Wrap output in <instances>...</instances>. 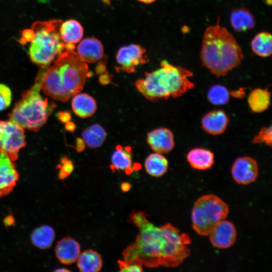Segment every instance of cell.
I'll use <instances>...</instances> for the list:
<instances>
[{
  "instance_id": "4fadbf2b",
  "label": "cell",
  "mask_w": 272,
  "mask_h": 272,
  "mask_svg": "<svg viewBox=\"0 0 272 272\" xmlns=\"http://www.w3.org/2000/svg\"><path fill=\"white\" fill-rule=\"evenodd\" d=\"M147 142L156 153L165 154L174 147V138L172 131L166 127L156 128L148 133Z\"/></svg>"
},
{
  "instance_id": "277c9868",
  "label": "cell",
  "mask_w": 272,
  "mask_h": 272,
  "mask_svg": "<svg viewBox=\"0 0 272 272\" xmlns=\"http://www.w3.org/2000/svg\"><path fill=\"white\" fill-rule=\"evenodd\" d=\"M193 76L190 71L163 60L160 68L146 73L145 78L138 80L135 86L146 98L152 101L177 98L194 88L189 79Z\"/></svg>"
},
{
  "instance_id": "74e56055",
  "label": "cell",
  "mask_w": 272,
  "mask_h": 272,
  "mask_svg": "<svg viewBox=\"0 0 272 272\" xmlns=\"http://www.w3.org/2000/svg\"><path fill=\"white\" fill-rule=\"evenodd\" d=\"M138 1L145 4H151L152 3H154L156 0H138Z\"/></svg>"
},
{
  "instance_id": "1f68e13d",
  "label": "cell",
  "mask_w": 272,
  "mask_h": 272,
  "mask_svg": "<svg viewBox=\"0 0 272 272\" xmlns=\"http://www.w3.org/2000/svg\"><path fill=\"white\" fill-rule=\"evenodd\" d=\"M59 172L58 178L64 179L67 178L73 171L74 165L71 161L64 157L62 158L60 164L58 165Z\"/></svg>"
},
{
  "instance_id": "ffe728a7",
  "label": "cell",
  "mask_w": 272,
  "mask_h": 272,
  "mask_svg": "<svg viewBox=\"0 0 272 272\" xmlns=\"http://www.w3.org/2000/svg\"><path fill=\"white\" fill-rule=\"evenodd\" d=\"M230 23L234 30L238 32L249 30L255 25L253 15L249 10L243 7L236 9L231 12Z\"/></svg>"
},
{
  "instance_id": "7c38bea8",
  "label": "cell",
  "mask_w": 272,
  "mask_h": 272,
  "mask_svg": "<svg viewBox=\"0 0 272 272\" xmlns=\"http://www.w3.org/2000/svg\"><path fill=\"white\" fill-rule=\"evenodd\" d=\"M208 235L211 244L215 247L227 249L235 242L237 233L232 222L224 220L217 224Z\"/></svg>"
},
{
  "instance_id": "9a60e30c",
  "label": "cell",
  "mask_w": 272,
  "mask_h": 272,
  "mask_svg": "<svg viewBox=\"0 0 272 272\" xmlns=\"http://www.w3.org/2000/svg\"><path fill=\"white\" fill-rule=\"evenodd\" d=\"M229 119L222 110H214L205 114L201 118L202 129L209 134H221L226 130Z\"/></svg>"
},
{
  "instance_id": "8d00e7d4",
  "label": "cell",
  "mask_w": 272,
  "mask_h": 272,
  "mask_svg": "<svg viewBox=\"0 0 272 272\" xmlns=\"http://www.w3.org/2000/svg\"><path fill=\"white\" fill-rule=\"evenodd\" d=\"M65 128L67 130L73 131L75 129V125L73 122H67L65 123Z\"/></svg>"
},
{
  "instance_id": "52a82bcc",
  "label": "cell",
  "mask_w": 272,
  "mask_h": 272,
  "mask_svg": "<svg viewBox=\"0 0 272 272\" xmlns=\"http://www.w3.org/2000/svg\"><path fill=\"white\" fill-rule=\"evenodd\" d=\"M229 213L228 206L219 197L213 194L200 197L194 203L191 221L194 231L200 236H207Z\"/></svg>"
},
{
  "instance_id": "9c48e42d",
  "label": "cell",
  "mask_w": 272,
  "mask_h": 272,
  "mask_svg": "<svg viewBox=\"0 0 272 272\" xmlns=\"http://www.w3.org/2000/svg\"><path fill=\"white\" fill-rule=\"evenodd\" d=\"M145 48L139 45L131 44L120 47L116 55L119 65L117 71L128 73L134 72L135 67L146 62Z\"/></svg>"
},
{
  "instance_id": "6da1fadb",
  "label": "cell",
  "mask_w": 272,
  "mask_h": 272,
  "mask_svg": "<svg viewBox=\"0 0 272 272\" xmlns=\"http://www.w3.org/2000/svg\"><path fill=\"white\" fill-rule=\"evenodd\" d=\"M145 212L133 211L129 220L139 229L134 242L123 251V260H137L149 268L159 266L175 267L190 254L187 245L190 238L170 223L157 227Z\"/></svg>"
},
{
  "instance_id": "ac0fdd59",
  "label": "cell",
  "mask_w": 272,
  "mask_h": 272,
  "mask_svg": "<svg viewBox=\"0 0 272 272\" xmlns=\"http://www.w3.org/2000/svg\"><path fill=\"white\" fill-rule=\"evenodd\" d=\"M187 162L193 169L206 170L210 169L214 163V154L210 150L196 148L190 150L187 154Z\"/></svg>"
},
{
  "instance_id": "44dd1931",
  "label": "cell",
  "mask_w": 272,
  "mask_h": 272,
  "mask_svg": "<svg viewBox=\"0 0 272 272\" xmlns=\"http://www.w3.org/2000/svg\"><path fill=\"white\" fill-rule=\"evenodd\" d=\"M132 151L129 147L117 145L111 156L110 168L114 170H124L126 174L132 172Z\"/></svg>"
},
{
  "instance_id": "e0dca14e",
  "label": "cell",
  "mask_w": 272,
  "mask_h": 272,
  "mask_svg": "<svg viewBox=\"0 0 272 272\" xmlns=\"http://www.w3.org/2000/svg\"><path fill=\"white\" fill-rule=\"evenodd\" d=\"M59 34L62 41L74 50L75 44L80 42L84 35V29L77 20L70 19L60 25Z\"/></svg>"
},
{
  "instance_id": "5b68a950",
  "label": "cell",
  "mask_w": 272,
  "mask_h": 272,
  "mask_svg": "<svg viewBox=\"0 0 272 272\" xmlns=\"http://www.w3.org/2000/svg\"><path fill=\"white\" fill-rule=\"evenodd\" d=\"M62 22L57 19L35 22L31 29L23 32L20 43L30 42L28 53L32 62L46 66L63 52L72 50L60 38L59 29Z\"/></svg>"
},
{
  "instance_id": "ba28073f",
  "label": "cell",
  "mask_w": 272,
  "mask_h": 272,
  "mask_svg": "<svg viewBox=\"0 0 272 272\" xmlns=\"http://www.w3.org/2000/svg\"><path fill=\"white\" fill-rule=\"evenodd\" d=\"M26 145L23 127L10 120H0V152L7 154L14 162L20 150Z\"/></svg>"
},
{
  "instance_id": "8992f818",
  "label": "cell",
  "mask_w": 272,
  "mask_h": 272,
  "mask_svg": "<svg viewBox=\"0 0 272 272\" xmlns=\"http://www.w3.org/2000/svg\"><path fill=\"white\" fill-rule=\"evenodd\" d=\"M38 81L25 91L9 114L12 120L24 128L37 131L43 126L56 105L40 94Z\"/></svg>"
},
{
  "instance_id": "5bb4252c",
  "label": "cell",
  "mask_w": 272,
  "mask_h": 272,
  "mask_svg": "<svg viewBox=\"0 0 272 272\" xmlns=\"http://www.w3.org/2000/svg\"><path fill=\"white\" fill-rule=\"evenodd\" d=\"M54 251L56 258L60 262L70 265L77 261L81 253V247L74 239L65 237L57 241Z\"/></svg>"
},
{
  "instance_id": "4dcf8cb0",
  "label": "cell",
  "mask_w": 272,
  "mask_h": 272,
  "mask_svg": "<svg viewBox=\"0 0 272 272\" xmlns=\"http://www.w3.org/2000/svg\"><path fill=\"white\" fill-rule=\"evenodd\" d=\"M11 89L6 85L0 83V111L8 108L12 101Z\"/></svg>"
},
{
  "instance_id": "30bf717a",
  "label": "cell",
  "mask_w": 272,
  "mask_h": 272,
  "mask_svg": "<svg viewBox=\"0 0 272 272\" xmlns=\"http://www.w3.org/2000/svg\"><path fill=\"white\" fill-rule=\"evenodd\" d=\"M231 174L238 184L247 185L254 182L258 175V166L252 158L244 156L237 158L231 167Z\"/></svg>"
},
{
  "instance_id": "4316f807",
  "label": "cell",
  "mask_w": 272,
  "mask_h": 272,
  "mask_svg": "<svg viewBox=\"0 0 272 272\" xmlns=\"http://www.w3.org/2000/svg\"><path fill=\"white\" fill-rule=\"evenodd\" d=\"M107 133L99 124H94L85 129L82 133V140L90 148L100 147L106 139Z\"/></svg>"
},
{
  "instance_id": "d6a6232c",
  "label": "cell",
  "mask_w": 272,
  "mask_h": 272,
  "mask_svg": "<svg viewBox=\"0 0 272 272\" xmlns=\"http://www.w3.org/2000/svg\"><path fill=\"white\" fill-rule=\"evenodd\" d=\"M71 117V114L69 112H61L59 113L58 118L62 122L66 123L69 122Z\"/></svg>"
},
{
  "instance_id": "d590c367",
  "label": "cell",
  "mask_w": 272,
  "mask_h": 272,
  "mask_svg": "<svg viewBox=\"0 0 272 272\" xmlns=\"http://www.w3.org/2000/svg\"><path fill=\"white\" fill-rule=\"evenodd\" d=\"M131 185L128 182H123L121 184V189L123 192L128 191L130 188Z\"/></svg>"
},
{
  "instance_id": "f1b7e54d",
  "label": "cell",
  "mask_w": 272,
  "mask_h": 272,
  "mask_svg": "<svg viewBox=\"0 0 272 272\" xmlns=\"http://www.w3.org/2000/svg\"><path fill=\"white\" fill-rule=\"evenodd\" d=\"M252 144L264 143L269 147L272 144V127L271 126L262 127L252 140Z\"/></svg>"
},
{
  "instance_id": "484cf974",
  "label": "cell",
  "mask_w": 272,
  "mask_h": 272,
  "mask_svg": "<svg viewBox=\"0 0 272 272\" xmlns=\"http://www.w3.org/2000/svg\"><path fill=\"white\" fill-rule=\"evenodd\" d=\"M253 52L261 57H268L272 53L271 34L266 31L257 33L251 42Z\"/></svg>"
},
{
  "instance_id": "836d02e7",
  "label": "cell",
  "mask_w": 272,
  "mask_h": 272,
  "mask_svg": "<svg viewBox=\"0 0 272 272\" xmlns=\"http://www.w3.org/2000/svg\"><path fill=\"white\" fill-rule=\"evenodd\" d=\"M3 222L6 227L13 226L15 224L14 217L11 215L6 216Z\"/></svg>"
},
{
  "instance_id": "7402d4cb",
  "label": "cell",
  "mask_w": 272,
  "mask_h": 272,
  "mask_svg": "<svg viewBox=\"0 0 272 272\" xmlns=\"http://www.w3.org/2000/svg\"><path fill=\"white\" fill-rule=\"evenodd\" d=\"M77 266L82 272H97L102 267V259L96 251L88 249L80 253L77 260Z\"/></svg>"
},
{
  "instance_id": "e575fe53",
  "label": "cell",
  "mask_w": 272,
  "mask_h": 272,
  "mask_svg": "<svg viewBox=\"0 0 272 272\" xmlns=\"http://www.w3.org/2000/svg\"><path fill=\"white\" fill-rule=\"evenodd\" d=\"M78 142L77 143V150L78 152H81L83 151L85 148L84 142L83 140L79 139Z\"/></svg>"
},
{
  "instance_id": "8fae6325",
  "label": "cell",
  "mask_w": 272,
  "mask_h": 272,
  "mask_svg": "<svg viewBox=\"0 0 272 272\" xmlns=\"http://www.w3.org/2000/svg\"><path fill=\"white\" fill-rule=\"evenodd\" d=\"M19 177L14 161L7 154L0 152V197L13 190Z\"/></svg>"
},
{
  "instance_id": "cb8c5ba5",
  "label": "cell",
  "mask_w": 272,
  "mask_h": 272,
  "mask_svg": "<svg viewBox=\"0 0 272 272\" xmlns=\"http://www.w3.org/2000/svg\"><path fill=\"white\" fill-rule=\"evenodd\" d=\"M55 238V232L52 227L48 225H42L35 229L31 234L32 243L36 247L46 249L52 244Z\"/></svg>"
},
{
  "instance_id": "7a4b0ae2",
  "label": "cell",
  "mask_w": 272,
  "mask_h": 272,
  "mask_svg": "<svg viewBox=\"0 0 272 272\" xmlns=\"http://www.w3.org/2000/svg\"><path fill=\"white\" fill-rule=\"evenodd\" d=\"M89 74L87 63L77 53L66 50L55 59L53 65L42 66L36 79L46 95L66 102L83 89Z\"/></svg>"
},
{
  "instance_id": "d6986e66",
  "label": "cell",
  "mask_w": 272,
  "mask_h": 272,
  "mask_svg": "<svg viewBox=\"0 0 272 272\" xmlns=\"http://www.w3.org/2000/svg\"><path fill=\"white\" fill-rule=\"evenodd\" d=\"M74 112L83 118L92 116L97 109L95 100L87 93H80L74 96L72 101Z\"/></svg>"
},
{
  "instance_id": "f546056e",
  "label": "cell",
  "mask_w": 272,
  "mask_h": 272,
  "mask_svg": "<svg viewBox=\"0 0 272 272\" xmlns=\"http://www.w3.org/2000/svg\"><path fill=\"white\" fill-rule=\"evenodd\" d=\"M120 271H143V263L137 260H118Z\"/></svg>"
},
{
  "instance_id": "83f0119b",
  "label": "cell",
  "mask_w": 272,
  "mask_h": 272,
  "mask_svg": "<svg viewBox=\"0 0 272 272\" xmlns=\"http://www.w3.org/2000/svg\"><path fill=\"white\" fill-rule=\"evenodd\" d=\"M230 92L224 86L216 84L211 86L207 93L209 101L215 105L227 104L230 99Z\"/></svg>"
},
{
  "instance_id": "d4e9b609",
  "label": "cell",
  "mask_w": 272,
  "mask_h": 272,
  "mask_svg": "<svg viewBox=\"0 0 272 272\" xmlns=\"http://www.w3.org/2000/svg\"><path fill=\"white\" fill-rule=\"evenodd\" d=\"M145 167L147 172L152 176L159 177L167 171L168 161L162 154L154 153L146 159Z\"/></svg>"
},
{
  "instance_id": "f35d334b",
  "label": "cell",
  "mask_w": 272,
  "mask_h": 272,
  "mask_svg": "<svg viewBox=\"0 0 272 272\" xmlns=\"http://www.w3.org/2000/svg\"><path fill=\"white\" fill-rule=\"evenodd\" d=\"M55 271H70V270L67 269H66V268H60V269H57L55 270Z\"/></svg>"
},
{
  "instance_id": "3957f363",
  "label": "cell",
  "mask_w": 272,
  "mask_h": 272,
  "mask_svg": "<svg viewBox=\"0 0 272 272\" xmlns=\"http://www.w3.org/2000/svg\"><path fill=\"white\" fill-rule=\"evenodd\" d=\"M217 22L204 32L200 58L202 65L219 77L240 65L244 56L235 37L220 25L219 18Z\"/></svg>"
},
{
  "instance_id": "2e32d148",
  "label": "cell",
  "mask_w": 272,
  "mask_h": 272,
  "mask_svg": "<svg viewBox=\"0 0 272 272\" xmlns=\"http://www.w3.org/2000/svg\"><path fill=\"white\" fill-rule=\"evenodd\" d=\"M77 53L86 63H95L103 58L104 47L97 38L88 37L81 40Z\"/></svg>"
},
{
  "instance_id": "603a6c76",
  "label": "cell",
  "mask_w": 272,
  "mask_h": 272,
  "mask_svg": "<svg viewBox=\"0 0 272 272\" xmlns=\"http://www.w3.org/2000/svg\"><path fill=\"white\" fill-rule=\"evenodd\" d=\"M270 98L271 93L267 89L256 88L249 93L247 102L252 112L261 113L269 107Z\"/></svg>"
}]
</instances>
